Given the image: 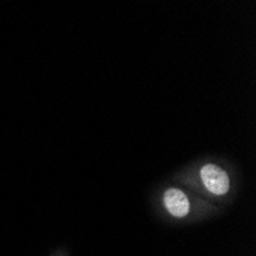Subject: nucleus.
Returning a JSON list of instances; mask_svg holds the SVG:
<instances>
[{"instance_id":"1","label":"nucleus","mask_w":256,"mask_h":256,"mask_svg":"<svg viewBox=\"0 0 256 256\" xmlns=\"http://www.w3.org/2000/svg\"><path fill=\"white\" fill-rule=\"evenodd\" d=\"M181 180L212 198H226L234 189L230 168L221 160L206 158L184 169Z\"/></svg>"},{"instance_id":"2","label":"nucleus","mask_w":256,"mask_h":256,"mask_svg":"<svg viewBox=\"0 0 256 256\" xmlns=\"http://www.w3.org/2000/svg\"><path fill=\"white\" fill-rule=\"evenodd\" d=\"M200 206H201V202L195 204V201H192L190 195L184 189L176 188V186L166 188L161 194L162 210H164V214L169 215L174 220L189 218L195 212V208L200 207Z\"/></svg>"}]
</instances>
